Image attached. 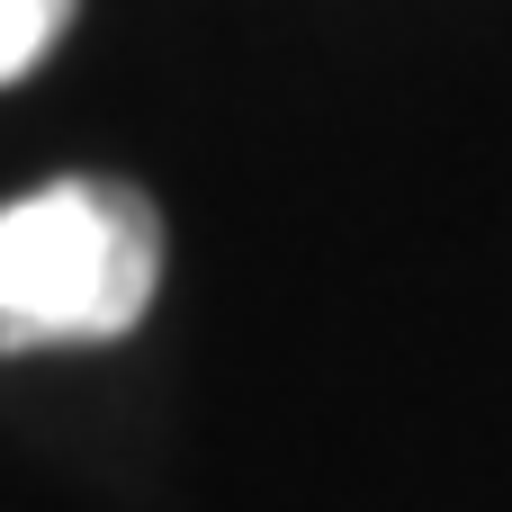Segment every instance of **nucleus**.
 <instances>
[{"label":"nucleus","mask_w":512,"mask_h":512,"mask_svg":"<svg viewBox=\"0 0 512 512\" xmlns=\"http://www.w3.org/2000/svg\"><path fill=\"white\" fill-rule=\"evenodd\" d=\"M162 288V225L117 180H54L0 207V351L117 342Z\"/></svg>","instance_id":"obj_1"},{"label":"nucleus","mask_w":512,"mask_h":512,"mask_svg":"<svg viewBox=\"0 0 512 512\" xmlns=\"http://www.w3.org/2000/svg\"><path fill=\"white\" fill-rule=\"evenodd\" d=\"M72 9H81V0H0V81H27V72L63 45Z\"/></svg>","instance_id":"obj_2"}]
</instances>
